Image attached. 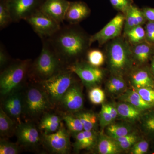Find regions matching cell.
<instances>
[{"instance_id": "8992f818", "label": "cell", "mask_w": 154, "mask_h": 154, "mask_svg": "<svg viewBox=\"0 0 154 154\" xmlns=\"http://www.w3.org/2000/svg\"><path fill=\"white\" fill-rule=\"evenodd\" d=\"M24 112L31 117H36L51 107V102L43 90L30 88L24 98Z\"/></svg>"}, {"instance_id": "d6986e66", "label": "cell", "mask_w": 154, "mask_h": 154, "mask_svg": "<svg viewBox=\"0 0 154 154\" xmlns=\"http://www.w3.org/2000/svg\"><path fill=\"white\" fill-rule=\"evenodd\" d=\"M96 144L99 154H116L119 153L122 150L117 142L109 136L100 135Z\"/></svg>"}, {"instance_id": "ee69618b", "label": "cell", "mask_w": 154, "mask_h": 154, "mask_svg": "<svg viewBox=\"0 0 154 154\" xmlns=\"http://www.w3.org/2000/svg\"><path fill=\"white\" fill-rule=\"evenodd\" d=\"M137 140H131L124 142H117L119 148L122 150H127L131 148L137 142Z\"/></svg>"}, {"instance_id": "4316f807", "label": "cell", "mask_w": 154, "mask_h": 154, "mask_svg": "<svg viewBox=\"0 0 154 154\" xmlns=\"http://www.w3.org/2000/svg\"><path fill=\"white\" fill-rule=\"evenodd\" d=\"M82 123L84 130H94L97 123V116L91 111L81 112L75 115Z\"/></svg>"}, {"instance_id": "60d3db41", "label": "cell", "mask_w": 154, "mask_h": 154, "mask_svg": "<svg viewBox=\"0 0 154 154\" xmlns=\"http://www.w3.org/2000/svg\"><path fill=\"white\" fill-rule=\"evenodd\" d=\"M144 126L150 131H154V114L146 117L144 120Z\"/></svg>"}, {"instance_id": "2e32d148", "label": "cell", "mask_w": 154, "mask_h": 154, "mask_svg": "<svg viewBox=\"0 0 154 154\" xmlns=\"http://www.w3.org/2000/svg\"><path fill=\"white\" fill-rule=\"evenodd\" d=\"M4 110L11 117L19 120L24 112V101L19 92H13L8 95L4 101Z\"/></svg>"}, {"instance_id": "e575fe53", "label": "cell", "mask_w": 154, "mask_h": 154, "mask_svg": "<svg viewBox=\"0 0 154 154\" xmlns=\"http://www.w3.org/2000/svg\"><path fill=\"white\" fill-rule=\"evenodd\" d=\"M99 123L102 128L106 127L113 123V120L106 104H102V108L99 113Z\"/></svg>"}, {"instance_id": "ac0fdd59", "label": "cell", "mask_w": 154, "mask_h": 154, "mask_svg": "<svg viewBox=\"0 0 154 154\" xmlns=\"http://www.w3.org/2000/svg\"><path fill=\"white\" fill-rule=\"evenodd\" d=\"M153 45L144 41L131 48L133 59L139 64L146 62L153 53Z\"/></svg>"}, {"instance_id": "ffe728a7", "label": "cell", "mask_w": 154, "mask_h": 154, "mask_svg": "<svg viewBox=\"0 0 154 154\" xmlns=\"http://www.w3.org/2000/svg\"><path fill=\"white\" fill-rule=\"evenodd\" d=\"M63 118L54 114L45 113L39 124V129L44 131L43 134L53 133L57 131L61 125Z\"/></svg>"}, {"instance_id": "484cf974", "label": "cell", "mask_w": 154, "mask_h": 154, "mask_svg": "<svg viewBox=\"0 0 154 154\" xmlns=\"http://www.w3.org/2000/svg\"><path fill=\"white\" fill-rule=\"evenodd\" d=\"M107 88L111 94H122L126 91V84L122 76L113 75L108 81Z\"/></svg>"}, {"instance_id": "5bb4252c", "label": "cell", "mask_w": 154, "mask_h": 154, "mask_svg": "<svg viewBox=\"0 0 154 154\" xmlns=\"http://www.w3.org/2000/svg\"><path fill=\"white\" fill-rule=\"evenodd\" d=\"M60 102L68 111L77 112L82 108L84 99L79 86L74 83L63 96Z\"/></svg>"}, {"instance_id": "f546056e", "label": "cell", "mask_w": 154, "mask_h": 154, "mask_svg": "<svg viewBox=\"0 0 154 154\" xmlns=\"http://www.w3.org/2000/svg\"><path fill=\"white\" fill-rule=\"evenodd\" d=\"M13 22L7 0H0V29L3 30Z\"/></svg>"}, {"instance_id": "bcb514c9", "label": "cell", "mask_w": 154, "mask_h": 154, "mask_svg": "<svg viewBox=\"0 0 154 154\" xmlns=\"http://www.w3.org/2000/svg\"><path fill=\"white\" fill-rule=\"evenodd\" d=\"M152 69L153 71L154 72V58L152 62Z\"/></svg>"}, {"instance_id": "f1b7e54d", "label": "cell", "mask_w": 154, "mask_h": 154, "mask_svg": "<svg viewBox=\"0 0 154 154\" xmlns=\"http://www.w3.org/2000/svg\"><path fill=\"white\" fill-rule=\"evenodd\" d=\"M125 34L130 42L134 45L145 41V30L142 26H136L127 31Z\"/></svg>"}, {"instance_id": "7c38bea8", "label": "cell", "mask_w": 154, "mask_h": 154, "mask_svg": "<svg viewBox=\"0 0 154 154\" xmlns=\"http://www.w3.org/2000/svg\"><path fill=\"white\" fill-rule=\"evenodd\" d=\"M15 132L18 142L24 146H35L42 141V136L36 127L31 123H19Z\"/></svg>"}, {"instance_id": "4fadbf2b", "label": "cell", "mask_w": 154, "mask_h": 154, "mask_svg": "<svg viewBox=\"0 0 154 154\" xmlns=\"http://www.w3.org/2000/svg\"><path fill=\"white\" fill-rule=\"evenodd\" d=\"M69 3L67 0H45L40 11L61 25L64 21Z\"/></svg>"}, {"instance_id": "83f0119b", "label": "cell", "mask_w": 154, "mask_h": 154, "mask_svg": "<svg viewBox=\"0 0 154 154\" xmlns=\"http://www.w3.org/2000/svg\"><path fill=\"white\" fill-rule=\"evenodd\" d=\"M63 120L65 122L69 132L74 137L84 130L82 123L75 115H65L63 117Z\"/></svg>"}, {"instance_id": "e0dca14e", "label": "cell", "mask_w": 154, "mask_h": 154, "mask_svg": "<svg viewBox=\"0 0 154 154\" xmlns=\"http://www.w3.org/2000/svg\"><path fill=\"white\" fill-rule=\"evenodd\" d=\"M75 141L74 147L76 152L84 149L93 148L97 143L98 136L94 130H83L75 137Z\"/></svg>"}, {"instance_id": "603a6c76", "label": "cell", "mask_w": 154, "mask_h": 154, "mask_svg": "<svg viewBox=\"0 0 154 154\" xmlns=\"http://www.w3.org/2000/svg\"><path fill=\"white\" fill-rule=\"evenodd\" d=\"M116 107L118 115L122 119L129 121H134L140 117L141 110L127 102L118 103Z\"/></svg>"}, {"instance_id": "8d00e7d4", "label": "cell", "mask_w": 154, "mask_h": 154, "mask_svg": "<svg viewBox=\"0 0 154 154\" xmlns=\"http://www.w3.org/2000/svg\"><path fill=\"white\" fill-rule=\"evenodd\" d=\"M113 8L125 14L127 10L132 5V0H109Z\"/></svg>"}, {"instance_id": "1f68e13d", "label": "cell", "mask_w": 154, "mask_h": 154, "mask_svg": "<svg viewBox=\"0 0 154 154\" xmlns=\"http://www.w3.org/2000/svg\"><path fill=\"white\" fill-rule=\"evenodd\" d=\"M135 6L132 5L128 8L125 13L124 33L134 27L137 26V20L135 14Z\"/></svg>"}, {"instance_id": "ab89813d", "label": "cell", "mask_w": 154, "mask_h": 154, "mask_svg": "<svg viewBox=\"0 0 154 154\" xmlns=\"http://www.w3.org/2000/svg\"><path fill=\"white\" fill-rule=\"evenodd\" d=\"M9 56L6 49L2 43L0 45V67L1 69L5 68L8 66Z\"/></svg>"}, {"instance_id": "836d02e7", "label": "cell", "mask_w": 154, "mask_h": 154, "mask_svg": "<svg viewBox=\"0 0 154 154\" xmlns=\"http://www.w3.org/2000/svg\"><path fill=\"white\" fill-rule=\"evenodd\" d=\"M19 153V147L17 144L1 139L0 154H17Z\"/></svg>"}, {"instance_id": "30bf717a", "label": "cell", "mask_w": 154, "mask_h": 154, "mask_svg": "<svg viewBox=\"0 0 154 154\" xmlns=\"http://www.w3.org/2000/svg\"><path fill=\"white\" fill-rule=\"evenodd\" d=\"M45 0H7L13 22H19L25 19L36 11Z\"/></svg>"}, {"instance_id": "9a60e30c", "label": "cell", "mask_w": 154, "mask_h": 154, "mask_svg": "<svg viewBox=\"0 0 154 154\" xmlns=\"http://www.w3.org/2000/svg\"><path fill=\"white\" fill-rule=\"evenodd\" d=\"M91 10L82 1L70 2L65 17V21L70 24H78L89 17Z\"/></svg>"}, {"instance_id": "7a4b0ae2", "label": "cell", "mask_w": 154, "mask_h": 154, "mask_svg": "<svg viewBox=\"0 0 154 154\" xmlns=\"http://www.w3.org/2000/svg\"><path fill=\"white\" fill-rule=\"evenodd\" d=\"M42 48L40 54L30 65V69L35 76L41 80L47 79L61 71L66 69L57 55L46 38L41 39Z\"/></svg>"}, {"instance_id": "8fae6325", "label": "cell", "mask_w": 154, "mask_h": 154, "mask_svg": "<svg viewBox=\"0 0 154 154\" xmlns=\"http://www.w3.org/2000/svg\"><path fill=\"white\" fill-rule=\"evenodd\" d=\"M125 17L119 14L98 32L90 36V46L97 42L100 45L104 44L111 39L117 38L121 34L124 25Z\"/></svg>"}, {"instance_id": "4dcf8cb0", "label": "cell", "mask_w": 154, "mask_h": 154, "mask_svg": "<svg viewBox=\"0 0 154 154\" xmlns=\"http://www.w3.org/2000/svg\"><path fill=\"white\" fill-rule=\"evenodd\" d=\"M88 62L93 66L99 67L104 63L105 56L103 53L96 49L90 50L87 51Z\"/></svg>"}, {"instance_id": "5b68a950", "label": "cell", "mask_w": 154, "mask_h": 154, "mask_svg": "<svg viewBox=\"0 0 154 154\" xmlns=\"http://www.w3.org/2000/svg\"><path fill=\"white\" fill-rule=\"evenodd\" d=\"M74 74L66 68L47 79L41 81L42 90L51 102H60L66 92L74 83Z\"/></svg>"}, {"instance_id": "f35d334b", "label": "cell", "mask_w": 154, "mask_h": 154, "mask_svg": "<svg viewBox=\"0 0 154 154\" xmlns=\"http://www.w3.org/2000/svg\"><path fill=\"white\" fill-rule=\"evenodd\" d=\"M145 41L154 45V22H149L146 25Z\"/></svg>"}, {"instance_id": "b9f144b4", "label": "cell", "mask_w": 154, "mask_h": 154, "mask_svg": "<svg viewBox=\"0 0 154 154\" xmlns=\"http://www.w3.org/2000/svg\"><path fill=\"white\" fill-rule=\"evenodd\" d=\"M117 142H124L128 141L131 140H137L138 137L134 133H131L124 136L120 137L113 138Z\"/></svg>"}, {"instance_id": "f6af8a7d", "label": "cell", "mask_w": 154, "mask_h": 154, "mask_svg": "<svg viewBox=\"0 0 154 154\" xmlns=\"http://www.w3.org/2000/svg\"><path fill=\"white\" fill-rule=\"evenodd\" d=\"M106 105L107 109L109 110V112L112 116L113 121H114L118 116V111H117L116 107L115 105H112V104H106Z\"/></svg>"}, {"instance_id": "6da1fadb", "label": "cell", "mask_w": 154, "mask_h": 154, "mask_svg": "<svg viewBox=\"0 0 154 154\" xmlns=\"http://www.w3.org/2000/svg\"><path fill=\"white\" fill-rule=\"evenodd\" d=\"M70 24L61 26L57 32L47 38L57 55L67 67L88 51L90 36L86 35L76 26Z\"/></svg>"}, {"instance_id": "44dd1931", "label": "cell", "mask_w": 154, "mask_h": 154, "mask_svg": "<svg viewBox=\"0 0 154 154\" xmlns=\"http://www.w3.org/2000/svg\"><path fill=\"white\" fill-rule=\"evenodd\" d=\"M119 99L122 102L129 103L141 111L149 109L152 105L144 101L134 90H126Z\"/></svg>"}, {"instance_id": "277c9868", "label": "cell", "mask_w": 154, "mask_h": 154, "mask_svg": "<svg viewBox=\"0 0 154 154\" xmlns=\"http://www.w3.org/2000/svg\"><path fill=\"white\" fill-rule=\"evenodd\" d=\"M31 60H16L3 69L0 76L1 95L8 96L20 85L28 74Z\"/></svg>"}, {"instance_id": "7402d4cb", "label": "cell", "mask_w": 154, "mask_h": 154, "mask_svg": "<svg viewBox=\"0 0 154 154\" xmlns=\"http://www.w3.org/2000/svg\"><path fill=\"white\" fill-rule=\"evenodd\" d=\"M131 82L134 88H153L154 82L149 72L145 69H139L131 75Z\"/></svg>"}, {"instance_id": "d6a6232c", "label": "cell", "mask_w": 154, "mask_h": 154, "mask_svg": "<svg viewBox=\"0 0 154 154\" xmlns=\"http://www.w3.org/2000/svg\"><path fill=\"white\" fill-rule=\"evenodd\" d=\"M89 98L94 105L102 104L105 99V92L100 88L94 87L89 91Z\"/></svg>"}, {"instance_id": "ba28073f", "label": "cell", "mask_w": 154, "mask_h": 154, "mask_svg": "<svg viewBox=\"0 0 154 154\" xmlns=\"http://www.w3.org/2000/svg\"><path fill=\"white\" fill-rule=\"evenodd\" d=\"M67 69L78 75L83 84L88 88L97 85L104 76L103 71L100 68L93 66L88 62L77 61Z\"/></svg>"}, {"instance_id": "7bdbcfd3", "label": "cell", "mask_w": 154, "mask_h": 154, "mask_svg": "<svg viewBox=\"0 0 154 154\" xmlns=\"http://www.w3.org/2000/svg\"><path fill=\"white\" fill-rule=\"evenodd\" d=\"M142 11L148 21L154 22V8H146L143 9Z\"/></svg>"}, {"instance_id": "74e56055", "label": "cell", "mask_w": 154, "mask_h": 154, "mask_svg": "<svg viewBox=\"0 0 154 154\" xmlns=\"http://www.w3.org/2000/svg\"><path fill=\"white\" fill-rule=\"evenodd\" d=\"M149 144L146 140H141L137 142L132 146L130 151L131 154H145L148 150Z\"/></svg>"}, {"instance_id": "d4e9b609", "label": "cell", "mask_w": 154, "mask_h": 154, "mask_svg": "<svg viewBox=\"0 0 154 154\" xmlns=\"http://www.w3.org/2000/svg\"><path fill=\"white\" fill-rule=\"evenodd\" d=\"M106 131L108 136L112 138L124 136L132 133L131 128L124 123H111L107 127Z\"/></svg>"}, {"instance_id": "3957f363", "label": "cell", "mask_w": 154, "mask_h": 154, "mask_svg": "<svg viewBox=\"0 0 154 154\" xmlns=\"http://www.w3.org/2000/svg\"><path fill=\"white\" fill-rule=\"evenodd\" d=\"M107 57L110 71L118 75L122 76L130 68L133 60L128 43L118 37L108 45Z\"/></svg>"}, {"instance_id": "d590c367", "label": "cell", "mask_w": 154, "mask_h": 154, "mask_svg": "<svg viewBox=\"0 0 154 154\" xmlns=\"http://www.w3.org/2000/svg\"><path fill=\"white\" fill-rule=\"evenodd\" d=\"M134 90L146 102L152 105L154 104V90L153 88H134Z\"/></svg>"}, {"instance_id": "9c48e42d", "label": "cell", "mask_w": 154, "mask_h": 154, "mask_svg": "<svg viewBox=\"0 0 154 154\" xmlns=\"http://www.w3.org/2000/svg\"><path fill=\"white\" fill-rule=\"evenodd\" d=\"M70 134L62 124L56 132L48 134H43L42 141L50 151L53 153L68 154L70 149Z\"/></svg>"}, {"instance_id": "52a82bcc", "label": "cell", "mask_w": 154, "mask_h": 154, "mask_svg": "<svg viewBox=\"0 0 154 154\" xmlns=\"http://www.w3.org/2000/svg\"><path fill=\"white\" fill-rule=\"evenodd\" d=\"M33 31L41 39L47 38L55 34L60 29V24L40 10L25 19Z\"/></svg>"}, {"instance_id": "cb8c5ba5", "label": "cell", "mask_w": 154, "mask_h": 154, "mask_svg": "<svg viewBox=\"0 0 154 154\" xmlns=\"http://www.w3.org/2000/svg\"><path fill=\"white\" fill-rule=\"evenodd\" d=\"M15 123L3 108L0 110V134L4 137H9L16 131Z\"/></svg>"}]
</instances>
